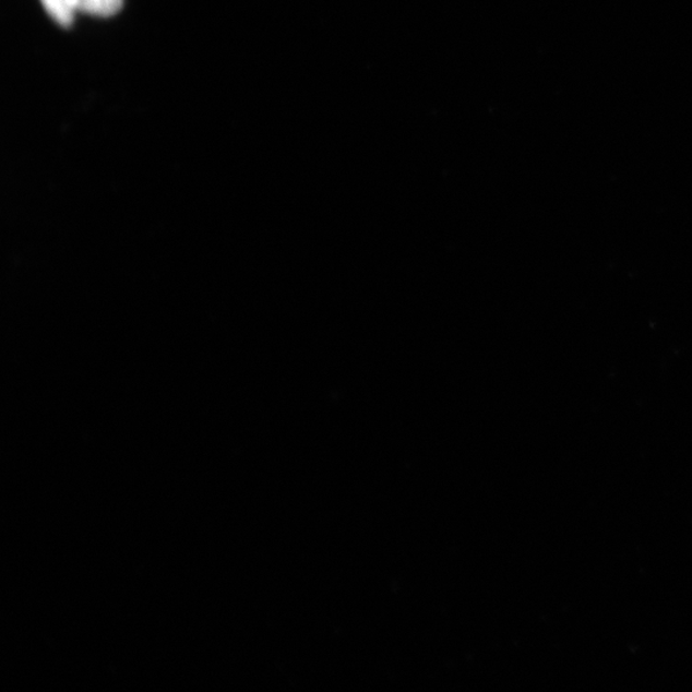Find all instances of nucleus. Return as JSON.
Segmentation results:
<instances>
[{"label":"nucleus","instance_id":"2","mask_svg":"<svg viewBox=\"0 0 692 692\" xmlns=\"http://www.w3.org/2000/svg\"><path fill=\"white\" fill-rule=\"evenodd\" d=\"M44 9L57 24L69 27L75 20V10L69 3V0H41Z\"/></svg>","mask_w":692,"mask_h":692},{"label":"nucleus","instance_id":"1","mask_svg":"<svg viewBox=\"0 0 692 692\" xmlns=\"http://www.w3.org/2000/svg\"><path fill=\"white\" fill-rule=\"evenodd\" d=\"M69 3L75 11L108 17L122 9L123 0H69Z\"/></svg>","mask_w":692,"mask_h":692}]
</instances>
